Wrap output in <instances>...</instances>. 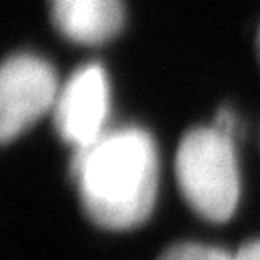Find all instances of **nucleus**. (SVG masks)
I'll use <instances>...</instances> for the list:
<instances>
[{
    "mask_svg": "<svg viewBox=\"0 0 260 260\" xmlns=\"http://www.w3.org/2000/svg\"><path fill=\"white\" fill-rule=\"evenodd\" d=\"M256 48H258V59H260V28H258V39H256Z\"/></svg>",
    "mask_w": 260,
    "mask_h": 260,
    "instance_id": "9",
    "label": "nucleus"
},
{
    "mask_svg": "<svg viewBox=\"0 0 260 260\" xmlns=\"http://www.w3.org/2000/svg\"><path fill=\"white\" fill-rule=\"evenodd\" d=\"M70 174L80 206L98 228L133 230L152 215L158 152L143 128H109L93 143L74 150Z\"/></svg>",
    "mask_w": 260,
    "mask_h": 260,
    "instance_id": "1",
    "label": "nucleus"
},
{
    "mask_svg": "<svg viewBox=\"0 0 260 260\" xmlns=\"http://www.w3.org/2000/svg\"><path fill=\"white\" fill-rule=\"evenodd\" d=\"M111 87L100 63H85L59 89L52 107V124L61 141L72 150L85 148L107 133Z\"/></svg>",
    "mask_w": 260,
    "mask_h": 260,
    "instance_id": "4",
    "label": "nucleus"
},
{
    "mask_svg": "<svg viewBox=\"0 0 260 260\" xmlns=\"http://www.w3.org/2000/svg\"><path fill=\"white\" fill-rule=\"evenodd\" d=\"M237 260H260V239L245 243L237 251Z\"/></svg>",
    "mask_w": 260,
    "mask_h": 260,
    "instance_id": "8",
    "label": "nucleus"
},
{
    "mask_svg": "<svg viewBox=\"0 0 260 260\" xmlns=\"http://www.w3.org/2000/svg\"><path fill=\"white\" fill-rule=\"evenodd\" d=\"M54 28L83 46L111 42L124 26L121 0H48Z\"/></svg>",
    "mask_w": 260,
    "mask_h": 260,
    "instance_id": "5",
    "label": "nucleus"
},
{
    "mask_svg": "<svg viewBox=\"0 0 260 260\" xmlns=\"http://www.w3.org/2000/svg\"><path fill=\"white\" fill-rule=\"evenodd\" d=\"M176 178L186 204L206 221H228L239 204L234 139L215 126L189 130L178 145Z\"/></svg>",
    "mask_w": 260,
    "mask_h": 260,
    "instance_id": "2",
    "label": "nucleus"
},
{
    "mask_svg": "<svg viewBox=\"0 0 260 260\" xmlns=\"http://www.w3.org/2000/svg\"><path fill=\"white\" fill-rule=\"evenodd\" d=\"M54 68L37 54L7 56L0 70V139L11 143L52 111L59 95Z\"/></svg>",
    "mask_w": 260,
    "mask_h": 260,
    "instance_id": "3",
    "label": "nucleus"
},
{
    "mask_svg": "<svg viewBox=\"0 0 260 260\" xmlns=\"http://www.w3.org/2000/svg\"><path fill=\"white\" fill-rule=\"evenodd\" d=\"M158 260H237V254L202 243H178L162 251Z\"/></svg>",
    "mask_w": 260,
    "mask_h": 260,
    "instance_id": "6",
    "label": "nucleus"
},
{
    "mask_svg": "<svg viewBox=\"0 0 260 260\" xmlns=\"http://www.w3.org/2000/svg\"><path fill=\"white\" fill-rule=\"evenodd\" d=\"M213 126L217 130H221L223 135H228V137H232V139H234V133H237V115H234L230 109H221L217 113Z\"/></svg>",
    "mask_w": 260,
    "mask_h": 260,
    "instance_id": "7",
    "label": "nucleus"
}]
</instances>
